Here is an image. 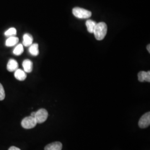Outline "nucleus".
<instances>
[{
    "instance_id": "1",
    "label": "nucleus",
    "mask_w": 150,
    "mask_h": 150,
    "mask_svg": "<svg viewBox=\"0 0 150 150\" xmlns=\"http://www.w3.org/2000/svg\"><path fill=\"white\" fill-rule=\"evenodd\" d=\"M107 32V25L105 22H100L97 23L95 27L93 33L97 40L101 41L105 38Z\"/></svg>"
},
{
    "instance_id": "2",
    "label": "nucleus",
    "mask_w": 150,
    "mask_h": 150,
    "mask_svg": "<svg viewBox=\"0 0 150 150\" xmlns=\"http://www.w3.org/2000/svg\"><path fill=\"white\" fill-rule=\"evenodd\" d=\"M72 13L76 17L80 19H87L92 15L91 11L77 7L72 10Z\"/></svg>"
},
{
    "instance_id": "3",
    "label": "nucleus",
    "mask_w": 150,
    "mask_h": 150,
    "mask_svg": "<svg viewBox=\"0 0 150 150\" xmlns=\"http://www.w3.org/2000/svg\"><path fill=\"white\" fill-rule=\"evenodd\" d=\"M37 121L35 117L31 116L26 117L22 120L21 126L23 128L25 129H31L34 128L36 125Z\"/></svg>"
},
{
    "instance_id": "4",
    "label": "nucleus",
    "mask_w": 150,
    "mask_h": 150,
    "mask_svg": "<svg viewBox=\"0 0 150 150\" xmlns=\"http://www.w3.org/2000/svg\"><path fill=\"white\" fill-rule=\"evenodd\" d=\"M48 115V112L47 110L44 108H41L36 112L35 118L38 123H42L46 121Z\"/></svg>"
},
{
    "instance_id": "5",
    "label": "nucleus",
    "mask_w": 150,
    "mask_h": 150,
    "mask_svg": "<svg viewBox=\"0 0 150 150\" xmlns=\"http://www.w3.org/2000/svg\"><path fill=\"white\" fill-rule=\"evenodd\" d=\"M150 125V113H146L139 120V126L142 129H145L149 127Z\"/></svg>"
},
{
    "instance_id": "6",
    "label": "nucleus",
    "mask_w": 150,
    "mask_h": 150,
    "mask_svg": "<svg viewBox=\"0 0 150 150\" xmlns=\"http://www.w3.org/2000/svg\"><path fill=\"white\" fill-rule=\"evenodd\" d=\"M138 80L140 82H150V71L148 72L145 71H141L138 74Z\"/></svg>"
},
{
    "instance_id": "7",
    "label": "nucleus",
    "mask_w": 150,
    "mask_h": 150,
    "mask_svg": "<svg viewBox=\"0 0 150 150\" xmlns=\"http://www.w3.org/2000/svg\"><path fill=\"white\" fill-rule=\"evenodd\" d=\"M22 66L24 71L26 73H30L33 70V63L30 59H25L22 62Z\"/></svg>"
},
{
    "instance_id": "8",
    "label": "nucleus",
    "mask_w": 150,
    "mask_h": 150,
    "mask_svg": "<svg viewBox=\"0 0 150 150\" xmlns=\"http://www.w3.org/2000/svg\"><path fill=\"white\" fill-rule=\"evenodd\" d=\"M33 37L30 33H26L23 36V45L25 47L30 46L33 43Z\"/></svg>"
},
{
    "instance_id": "9",
    "label": "nucleus",
    "mask_w": 150,
    "mask_h": 150,
    "mask_svg": "<svg viewBox=\"0 0 150 150\" xmlns=\"http://www.w3.org/2000/svg\"><path fill=\"white\" fill-rule=\"evenodd\" d=\"M18 64L15 59H10L7 65V69L10 72H13L18 69Z\"/></svg>"
},
{
    "instance_id": "10",
    "label": "nucleus",
    "mask_w": 150,
    "mask_h": 150,
    "mask_svg": "<svg viewBox=\"0 0 150 150\" xmlns=\"http://www.w3.org/2000/svg\"><path fill=\"white\" fill-rule=\"evenodd\" d=\"M62 145L59 142H54L48 144L45 147V150H61Z\"/></svg>"
},
{
    "instance_id": "11",
    "label": "nucleus",
    "mask_w": 150,
    "mask_h": 150,
    "mask_svg": "<svg viewBox=\"0 0 150 150\" xmlns=\"http://www.w3.org/2000/svg\"><path fill=\"white\" fill-rule=\"evenodd\" d=\"M15 77L17 80L19 81H24L27 77V75L23 70L17 69L15 71Z\"/></svg>"
},
{
    "instance_id": "12",
    "label": "nucleus",
    "mask_w": 150,
    "mask_h": 150,
    "mask_svg": "<svg viewBox=\"0 0 150 150\" xmlns=\"http://www.w3.org/2000/svg\"><path fill=\"white\" fill-rule=\"evenodd\" d=\"M19 41L18 38L15 36H11L9 37L6 41V46L7 47H12L15 46L17 44Z\"/></svg>"
},
{
    "instance_id": "13",
    "label": "nucleus",
    "mask_w": 150,
    "mask_h": 150,
    "mask_svg": "<svg viewBox=\"0 0 150 150\" xmlns=\"http://www.w3.org/2000/svg\"><path fill=\"white\" fill-rule=\"evenodd\" d=\"M29 52L32 56H36L39 54L38 50V43H32V45L29 46Z\"/></svg>"
},
{
    "instance_id": "14",
    "label": "nucleus",
    "mask_w": 150,
    "mask_h": 150,
    "mask_svg": "<svg viewBox=\"0 0 150 150\" xmlns=\"http://www.w3.org/2000/svg\"><path fill=\"white\" fill-rule=\"evenodd\" d=\"M97 23L92 20H88L86 22V25L87 31L89 33H93Z\"/></svg>"
},
{
    "instance_id": "15",
    "label": "nucleus",
    "mask_w": 150,
    "mask_h": 150,
    "mask_svg": "<svg viewBox=\"0 0 150 150\" xmlns=\"http://www.w3.org/2000/svg\"><path fill=\"white\" fill-rule=\"evenodd\" d=\"M23 46L22 44H18L13 50V54L16 56H20L23 52Z\"/></svg>"
},
{
    "instance_id": "16",
    "label": "nucleus",
    "mask_w": 150,
    "mask_h": 150,
    "mask_svg": "<svg viewBox=\"0 0 150 150\" xmlns=\"http://www.w3.org/2000/svg\"><path fill=\"white\" fill-rule=\"evenodd\" d=\"M17 31L16 29L14 27H12L9 28L8 30H7L5 32V35L7 37H11V36H15L16 35Z\"/></svg>"
},
{
    "instance_id": "17",
    "label": "nucleus",
    "mask_w": 150,
    "mask_h": 150,
    "mask_svg": "<svg viewBox=\"0 0 150 150\" xmlns=\"http://www.w3.org/2000/svg\"><path fill=\"white\" fill-rule=\"evenodd\" d=\"M5 98V92L4 87L0 83V101H2Z\"/></svg>"
},
{
    "instance_id": "18",
    "label": "nucleus",
    "mask_w": 150,
    "mask_h": 150,
    "mask_svg": "<svg viewBox=\"0 0 150 150\" xmlns=\"http://www.w3.org/2000/svg\"><path fill=\"white\" fill-rule=\"evenodd\" d=\"M8 150H21L19 148L16 147L15 146H11V147L9 148Z\"/></svg>"
},
{
    "instance_id": "19",
    "label": "nucleus",
    "mask_w": 150,
    "mask_h": 150,
    "mask_svg": "<svg viewBox=\"0 0 150 150\" xmlns=\"http://www.w3.org/2000/svg\"><path fill=\"white\" fill-rule=\"evenodd\" d=\"M147 51H149V52L150 53V44H149L147 46Z\"/></svg>"
},
{
    "instance_id": "20",
    "label": "nucleus",
    "mask_w": 150,
    "mask_h": 150,
    "mask_svg": "<svg viewBox=\"0 0 150 150\" xmlns=\"http://www.w3.org/2000/svg\"><path fill=\"white\" fill-rule=\"evenodd\" d=\"M35 115H36V112H33L31 113V116H32V117H35Z\"/></svg>"
}]
</instances>
